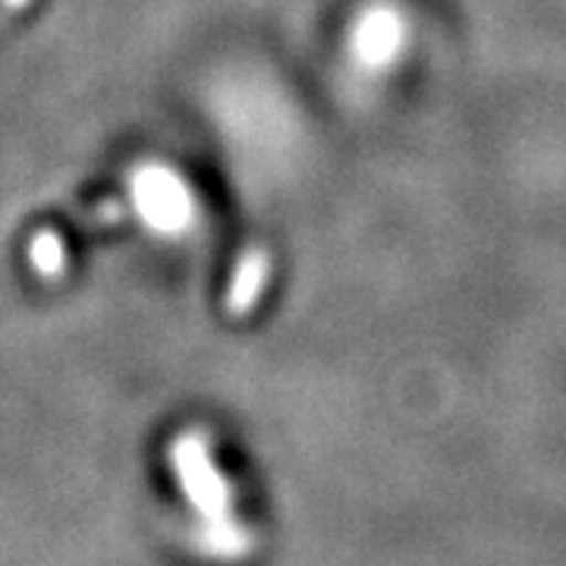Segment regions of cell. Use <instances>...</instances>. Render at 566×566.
<instances>
[{"label": "cell", "mask_w": 566, "mask_h": 566, "mask_svg": "<svg viewBox=\"0 0 566 566\" xmlns=\"http://www.w3.org/2000/svg\"><path fill=\"white\" fill-rule=\"evenodd\" d=\"M170 463L180 479L182 494L196 513L202 516V547L214 560H240L252 545L237 516H233V494L221 475L218 463L211 460V450L199 434H180L170 450Z\"/></svg>", "instance_id": "6da1fadb"}, {"label": "cell", "mask_w": 566, "mask_h": 566, "mask_svg": "<svg viewBox=\"0 0 566 566\" xmlns=\"http://www.w3.org/2000/svg\"><path fill=\"white\" fill-rule=\"evenodd\" d=\"M136 205L155 230H180L189 218L186 189L167 170H145L136 177Z\"/></svg>", "instance_id": "7a4b0ae2"}, {"label": "cell", "mask_w": 566, "mask_h": 566, "mask_svg": "<svg viewBox=\"0 0 566 566\" xmlns=\"http://www.w3.org/2000/svg\"><path fill=\"white\" fill-rule=\"evenodd\" d=\"M397 39H400L397 17L387 13V10H375V13L363 22V29L356 32V48H359V54H363L368 63H385L387 57H394Z\"/></svg>", "instance_id": "277c9868"}, {"label": "cell", "mask_w": 566, "mask_h": 566, "mask_svg": "<svg viewBox=\"0 0 566 566\" xmlns=\"http://www.w3.org/2000/svg\"><path fill=\"white\" fill-rule=\"evenodd\" d=\"M268 271H271L268 252L249 249L243 259H240V264H237V274H233V283H230V293H227L230 315H249L255 308L264 283H268Z\"/></svg>", "instance_id": "3957f363"}, {"label": "cell", "mask_w": 566, "mask_h": 566, "mask_svg": "<svg viewBox=\"0 0 566 566\" xmlns=\"http://www.w3.org/2000/svg\"><path fill=\"white\" fill-rule=\"evenodd\" d=\"M29 262L44 277H57L63 268H66V245H63L61 233L39 230L32 237V243H29Z\"/></svg>", "instance_id": "5b68a950"}]
</instances>
